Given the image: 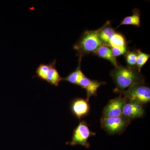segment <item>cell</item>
Returning a JSON list of instances; mask_svg holds the SVG:
<instances>
[{
  "mask_svg": "<svg viewBox=\"0 0 150 150\" xmlns=\"http://www.w3.org/2000/svg\"><path fill=\"white\" fill-rule=\"evenodd\" d=\"M132 120L123 116L101 117V128L110 135H119L123 133Z\"/></svg>",
  "mask_w": 150,
  "mask_h": 150,
  "instance_id": "cell-3",
  "label": "cell"
},
{
  "mask_svg": "<svg viewBox=\"0 0 150 150\" xmlns=\"http://www.w3.org/2000/svg\"><path fill=\"white\" fill-rule=\"evenodd\" d=\"M143 105L133 100H128L124 105L122 116L130 120L141 118L144 114Z\"/></svg>",
  "mask_w": 150,
  "mask_h": 150,
  "instance_id": "cell-7",
  "label": "cell"
},
{
  "mask_svg": "<svg viewBox=\"0 0 150 150\" xmlns=\"http://www.w3.org/2000/svg\"><path fill=\"white\" fill-rule=\"evenodd\" d=\"M124 55L127 67H136L137 58V51H128Z\"/></svg>",
  "mask_w": 150,
  "mask_h": 150,
  "instance_id": "cell-18",
  "label": "cell"
},
{
  "mask_svg": "<svg viewBox=\"0 0 150 150\" xmlns=\"http://www.w3.org/2000/svg\"><path fill=\"white\" fill-rule=\"evenodd\" d=\"M109 47H121L126 46V41L125 37L119 33L115 32L110 38L108 46Z\"/></svg>",
  "mask_w": 150,
  "mask_h": 150,
  "instance_id": "cell-16",
  "label": "cell"
},
{
  "mask_svg": "<svg viewBox=\"0 0 150 150\" xmlns=\"http://www.w3.org/2000/svg\"><path fill=\"white\" fill-rule=\"evenodd\" d=\"M71 112L79 120L88 114L90 110L89 101L83 98H75L70 105Z\"/></svg>",
  "mask_w": 150,
  "mask_h": 150,
  "instance_id": "cell-8",
  "label": "cell"
},
{
  "mask_svg": "<svg viewBox=\"0 0 150 150\" xmlns=\"http://www.w3.org/2000/svg\"><path fill=\"white\" fill-rule=\"evenodd\" d=\"M116 87L114 92L121 94L130 87L144 83L145 79L136 67L119 66L110 72Z\"/></svg>",
  "mask_w": 150,
  "mask_h": 150,
  "instance_id": "cell-1",
  "label": "cell"
},
{
  "mask_svg": "<svg viewBox=\"0 0 150 150\" xmlns=\"http://www.w3.org/2000/svg\"><path fill=\"white\" fill-rule=\"evenodd\" d=\"M96 135L95 132L91 131L87 122L82 121L74 129L71 141L67 142L66 144L72 146L81 145L88 149L90 146L88 142L89 138Z\"/></svg>",
  "mask_w": 150,
  "mask_h": 150,
  "instance_id": "cell-5",
  "label": "cell"
},
{
  "mask_svg": "<svg viewBox=\"0 0 150 150\" xmlns=\"http://www.w3.org/2000/svg\"><path fill=\"white\" fill-rule=\"evenodd\" d=\"M105 82L92 80L87 77L85 75L79 82L78 85L82 88L85 89L86 91V99L89 101L90 98L93 96H96L98 90L102 85L105 84Z\"/></svg>",
  "mask_w": 150,
  "mask_h": 150,
  "instance_id": "cell-9",
  "label": "cell"
},
{
  "mask_svg": "<svg viewBox=\"0 0 150 150\" xmlns=\"http://www.w3.org/2000/svg\"><path fill=\"white\" fill-rule=\"evenodd\" d=\"M110 48H111L112 55L115 58L116 57L121 56V55H125L128 51L126 46L121 47H111Z\"/></svg>",
  "mask_w": 150,
  "mask_h": 150,
  "instance_id": "cell-19",
  "label": "cell"
},
{
  "mask_svg": "<svg viewBox=\"0 0 150 150\" xmlns=\"http://www.w3.org/2000/svg\"><path fill=\"white\" fill-rule=\"evenodd\" d=\"M137 58L136 68L141 73V69L144 65L146 63L150 57V54L143 53L139 50H137Z\"/></svg>",
  "mask_w": 150,
  "mask_h": 150,
  "instance_id": "cell-17",
  "label": "cell"
},
{
  "mask_svg": "<svg viewBox=\"0 0 150 150\" xmlns=\"http://www.w3.org/2000/svg\"><path fill=\"white\" fill-rule=\"evenodd\" d=\"M95 54L100 58L109 61L113 66L116 68L118 66L116 58L112 55L111 48L105 45L100 46Z\"/></svg>",
  "mask_w": 150,
  "mask_h": 150,
  "instance_id": "cell-10",
  "label": "cell"
},
{
  "mask_svg": "<svg viewBox=\"0 0 150 150\" xmlns=\"http://www.w3.org/2000/svg\"><path fill=\"white\" fill-rule=\"evenodd\" d=\"M81 57H79V65L76 69L70 73L66 77L62 78V81H66L70 83L78 85L81 79L85 76L81 69Z\"/></svg>",
  "mask_w": 150,
  "mask_h": 150,
  "instance_id": "cell-12",
  "label": "cell"
},
{
  "mask_svg": "<svg viewBox=\"0 0 150 150\" xmlns=\"http://www.w3.org/2000/svg\"><path fill=\"white\" fill-rule=\"evenodd\" d=\"M128 100H133L144 105L150 101V88L144 83L137 84L130 87L121 95Z\"/></svg>",
  "mask_w": 150,
  "mask_h": 150,
  "instance_id": "cell-4",
  "label": "cell"
},
{
  "mask_svg": "<svg viewBox=\"0 0 150 150\" xmlns=\"http://www.w3.org/2000/svg\"><path fill=\"white\" fill-rule=\"evenodd\" d=\"M141 12L139 9L135 8L133 11V15L123 19L118 27L122 25H133L137 27L140 26Z\"/></svg>",
  "mask_w": 150,
  "mask_h": 150,
  "instance_id": "cell-13",
  "label": "cell"
},
{
  "mask_svg": "<svg viewBox=\"0 0 150 150\" xmlns=\"http://www.w3.org/2000/svg\"><path fill=\"white\" fill-rule=\"evenodd\" d=\"M110 21H108L100 28L99 33L100 38L104 45L108 46L110 38L115 33V30L110 25Z\"/></svg>",
  "mask_w": 150,
  "mask_h": 150,
  "instance_id": "cell-11",
  "label": "cell"
},
{
  "mask_svg": "<svg viewBox=\"0 0 150 150\" xmlns=\"http://www.w3.org/2000/svg\"><path fill=\"white\" fill-rule=\"evenodd\" d=\"M100 29V28L96 30H86L75 43L74 48L79 57L92 53L95 54L100 46L104 45L99 38Z\"/></svg>",
  "mask_w": 150,
  "mask_h": 150,
  "instance_id": "cell-2",
  "label": "cell"
},
{
  "mask_svg": "<svg viewBox=\"0 0 150 150\" xmlns=\"http://www.w3.org/2000/svg\"><path fill=\"white\" fill-rule=\"evenodd\" d=\"M127 99L120 96L110 100L103 111V117H113L122 116L124 105Z\"/></svg>",
  "mask_w": 150,
  "mask_h": 150,
  "instance_id": "cell-6",
  "label": "cell"
},
{
  "mask_svg": "<svg viewBox=\"0 0 150 150\" xmlns=\"http://www.w3.org/2000/svg\"><path fill=\"white\" fill-rule=\"evenodd\" d=\"M55 63H56V60H54V62L49 63L48 64H42L39 65L35 71L36 76L41 80L46 81L48 73L51 67Z\"/></svg>",
  "mask_w": 150,
  "mask_h": 150,
  "instance_id": "cell-15",
  "label": "cell"
},
{
  "mask_svg": "<svg viewBox=\"0 0 150 150\" xmlns=\"http://www.w3.org/2000/svg\"><path fill=\"white\" fill-rule=\"evenodd\" d=\"M56 63L54 64L49 71L46 81L52 85L58 86L59 83L62 81V78L56 69Z\"/></svg>",
  "mask_w": 150,
  "mask_h": 150,
  "instance_id": "cell-14",
  "label": "cell"
}]
</instances>
